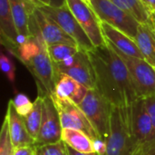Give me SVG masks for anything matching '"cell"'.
<instances>
[{"mask_svg":"<svg viewBox=\"0 0 155 155\" xmlns=\"http://www.w3.org/2000/svg\"><path fill=\"white\" fill-rule=\"evenodd\" d=\"M87 53L94 70L95 90L113 106L127 107L139 99L126 64L108 43Z\"/></svg>","mask_w":155,"mask_h":155,"instance_id":"cell-1","label":"cell"},{"mask_svg":"<svg viewBox=\"0 0 155 155\" xmlns=\"http://www.w3.org/2000/svg\"><path fill=\"white\" fill-rule=\"evenodd\" d=\"M15 56L33 75L38 95L51 96L54 92L56 71L45 41L38 35H30L20 45Z\"/></svg>","mask_w":155,"mask_h":155,"instance_id":"cell-2","label":"cell"},{"mask_svg":"<svg viewBox=\"0 0 155 155\" xmlns=\"http://www.w3.org/2000/svg\"><path fill=\"white\" fill-rule=\"evenodd\" d=\"M104 155H140L133 134L130 106H113L111 130Z\"/></svg>","mask_w":155,"mask_h":155,"instance_id":"cell-3","label":"cell"},{"mask_svg":"<svg viewBox=\"0 0 155 155\" xmlns=\"http://www.w3.org/2000/svg\"><path fill=\"white\" fill-rule=\"evenodd\" d=\"M99 139L105 143L111 130L113 105L95 89H89L85 97L79 104Z\"/></svg>","mask_w":155,"mask_h":155,"instance_id":"cell-4","label":"cell"},{"mask_svg":"<svg viewBox=\"0 0 155 155\" xmlns=\"http://www.w3.org/2000/svg\"><path fill=\"white\" fill-rule=\"evenodd\" d=\"M90 5L101 22L106 23L135 39L140 23L110 0H91Z\"/></svg>","mask_w":155,"mask_h":155,"instance_id":"cell-5","label":"cell"},{"mask_svg":"<svg viewBox=\"0 0 155 155\" xmlns=\"http://www.w3.org/2000/svg\"><path fill=\"white\" fill-rule=\"evenodd\" d=\"M109 44V43H108ZM110 45V44H109ZM121 56L127 66L134 86L139 98L155 95V68L144 59L129 56L110 45Z\"/></svg>","mask_w":155,"mask_h":155,"instance_id":"cell-6","label":"cell"},{"mask_svg":"<svg viewBox=\"0 0 155 155\" xmlns=\"http://www.w3.org/2000/svg\"><path fill=\"white\" fill-rule=\"evenodd\" d=\"M29 30L30 35L40 36L47 45L55 44L77 45L75 41L55 21L43 13L39 8H35L29 14Z\"/></svg>","mask_w":155,"mask_h":155,"instance_id":"cell-7","label":"cell"},{"mask_svg":"<svg viewBox=\"0 0 155 155\" xmlns=\"http://www.w3.org/2000/svg\"><path fill=\"white\" fill-rule=\"evenodd\" d=\"M66 5L94 47L107 45L101 21L90 4L84 0H66Z\"/></svg>","mask_w":155,"mask_h":155,"instance_id":"cell-8","label":"cell"},{"mask_svg":"<svg viewBox=\"0 0 155 155\" xmlns=\"http://www.w3.org/2000/svg\"><path fill=\"white\" fill-rule=\"evenodd\" d=\"M39 9L46 15L51 17L54 21H55L60 25V27L75 41L80 50L88 52L94 48L91 40L89 39L76 18L74 16L67 5H64L61 7L46 5Z\"/></svg>","mask_w":155,"mask_h":155,"instance_id":"cell-9","label":"cell"},{"mask_svg":"<svg viewBox=\"0 0 155 155\" xmlns=\"http://www.w3.org/2000/svg\"><path fill=\"white\" fill-rule=\"evenodd\" d=\"M60 115L63 129H74L86 134L95 143L100 140L88 118L80 106L68 99L60 98L54 94L51 95Z\"/></svg>","mask_w":155,"mask_h":155,"instance_id":"cell-10","label":"cell"},{"mask_svg":"<svg viewBox=\"0 0 155 155\" xmlns=\"http://www.w3.org/2000/svg\"><path fill=\"white\" fill-rule=\"evenodd\" d=\"M55 71L74 78L88 89H95V75L91 59L86 51L78 53L66 61L54 64Z\"/></svg>","mask_w":155,"mask_h":155,"instance_id":"cell-11","label":"cell"},{"mask_svg":"<svg viewBox=\"0 0 155 155\" xmlns=\"http://www.w3.org/2000/svg\"><path fill=\"white\" fill-rule=\"evenodd\" d=\"M62 132L60 115L53 99L51 96L43 97L42 123L39 134L35 141V147L62 141Z\"/></svg>","mask_w":155,"mask_h":155,"instance_id":"cell-12","label":"cell"},{"mask_svg":"<svg viewBox=\"0 0 155 155\" xmlns=\"http://www.w3.org/2000/svg\"><path fill=\"white\" fill-rule=\"evenodd\" d=\"M130 112L133 134L141 153L142 150L153 139V123L146 109L144 99L139 98L130 105Z\"/></svg>","mask_w":155,"mask_h":155,"instance_id":"cell-13","label":"cell"},{"mask_svg":"<svg viewBox=\"0 0 155 155\" xmlns=\"http://www.w3.org/2000/svg\"><path fill=\"white\" fill-rule=\"evenodd\" d=\"M0 38L2 45L15 56L20 46V39L9 0H0Z\"/></svg>","mask_w":155,"mask_h":155,"instance_id":"cell-14","label":"cell"},{"mask_svg":"<svg viewBox=\"0 0 155 155\" xmlns=\"http://www.w3.org/2000/svg\"><path fill=\"white\" fill-rule=\"evenodd\" d=\"M5 118L8 122L9 133L15 149L21 146H28L35 144V140L29 134L25 124L24 119L16 112L12 100L8 102Z\"/></svg>","mask_w":155,"mask_h":155,"instance_id":"cell-15","label":"cell"},{"mask_svg":"<svg viewBox=\"0 0 155 155\" xmlns=\"http://www.w3.org/2000/svg\"><path fill=\"white\" fill-rule=\"evenodd\" d=\"M101 25L107 43L126 55L144 59L134 39L106 23L102 22Z\"/></svg>","mask_w":155,"mask_h":155,"instance_id":"cell-16","label":"cell"},{"mask_svg":"<svg viewBox=\"0 0 155 155\" xmlns=\"http://www.w3.org/2000/svg\"><path fill=\"white\" fill-rule=\"evenodd\" d=\"M88 90V88L69 75L56 72L54 92L53 94L63 99H68L79 105Z\"/></svg>","mask_w":155,"mask_h":155,"instance_id":"cell-17","label":"cell"},{"mask_svg":"<svg viewBox=\"0 0 155 155\" xmlns=\"http://www.w3.org/2000/svg\"><path fill=\"white\" fill-rule=\"evenodd\" d=\"M134 41L144 60L155 68V34L149 23L140 24Z\"/></svg>","mask_w":155,"mask_h":155,"instance_id":"cell-18","label":"cell"},{"mask_svg":"<svg viewBox=\"0 0 155 155\" xmlns=\"http://www.w3.org/2000/svg\"><path fill=\"white\" fill-rule=\"evenodd\" d=\"M62 141L71 148L81 153L96 152L94 141L84 132L74 129H63Z\"/></svg>","mask_w":155,"mask_h":155,"instance_id":"cell-19","label":"cell"},{"mask_svg":"<svg viewBox=\"0 0 155 155\" xmlns=\"http://www.w3.org/2000/svg\"><path fill=\"white\" fill-rule=\"evenodd\" d=\"M15 25L22 43L30 36L29 13L24 0H9Z\"/></svg>","mask_w":155,"mask_h":155,"instance_id":"cell-20","label":"cell"},{"mask_svg":"<svg viewBox=\"0 0 155 155\" xmlns=\"http://www.w3.org/2000/svg\"><path fill=\"white\" fill-rule=\"evenodd\" d=\"M120 8L132 15L140 24H147L153 11L146 6L142 0H110Z\"/></svg>","mask_w":155,"mask_h":155,"instance_id":"cell-21","label":"cell"},{"mask_svg":"<svg viewBox=\"0 0 155 155\" xmlns=\"http://www.w3.org/2000/svg\"><path fill=\"white\" fill-rule=\"evenodd\" d=\"M42 114H43V97L37 95L34 101V105L32 110L28 113L27 115L23 117L26 129L31 135V137L35 141L40 131L41 123H42Z\"/></svg>","mask_w":155,"mask_h":155,"instance_id":"cell-22","label":"cell"},{"mask_svg":"<svg viewBox=\"0 0 155 155\" xmlns=\"http://www.w3.org/2000/svg\"><path fill=\"white\" fill-rule=\"evenodd\" d=\"M48 54L54 64H61L75 55L80 48L77 45L67 44H55L47 45Z\"/></svg>","mask_w":155,"mask_h":155,"instance_id":"cell-23","label":"cell"},{"mask_svg":"<svg viewBox=\"0 0 155 155\" xmlns=\"http://www.w3.org/2000/svg\"><path fill=\"white\" fill-rule=\"evenodd\" d=\"M15 147L13 145L7 119L5 116L0 132V155H14Z\"/></svg>","mask_w":155,"mask_h":155,"instance_id":"cell-24","label":"cell"},{"mask_svg":"<svg viewBox=\"0 0 155 155\" xmlns=\"http://www.w3.org/2000/svg\"><path fill=\"white\" fill-rule=\"evenodd\" d=\"M35 155H67L66 145L63 141L35 147Z\"/></svg>","mask_w":155,"mask_h":155,"instance_id":"cell-25","label":"cell"},{"mask_svg":"<svg viewBox=\"0 0 155 155\" xmlns=\"http://www.w3.org/2000/svg\"><path fill=\"white\" fill-rule=\"evenodd\" d=\"M14 106L16 112L22 116L25 117L32 110L34 102H31L29 98L24 94H17L14 99H12Z\"/></svg>","mask_w":155,"mask_h":155,"instance_id":"cell-26","label":"cell"},{"mask_svg":"<svg viewBox=\"0 0 155 155\" xmlns=\"http://www.w3.org/2000/svg\"><path fill=\"white\" fill-rule=\"evenodd\" d=\"M0 65L2 72L5 74L9 82L13 84L15 80V67L12 60L3 52L0 54Z\"/></svg>","mask_w":155,"mask_h":155,"instance_id":"cell-27","label":"cell"},{"mask_svg":"<svg viewBox=\"0 0 155 155\" xmlns=\"http://www.w3.org/2000/svg\"><path fill=\"white\" fill-rule=\"evenodd\" d=\"M144 99V104L146 106V109L150 114V117L152 119L153 123V139L152 141H155V95L150 96Z\"/></svg>","mask_w":155,"mask_h":155,"instance_id":"cell-28","label":"cell"},{"mask_svg":"<svg viewBox=\"0 0 155 155\" xmlns=\"http://www.w3.org/2000/svg\"><path fill=\"white\" fill-rule=\"evenodd\" d=\"M26 5L28 13L30 14L35 8H41L46 5H51L48 0H24Z\"/></svg>","mask_w":155,"mask_h":155,"instance_id":"cell-29","label":"cell"},{"mask_svg":"<svg viewBox=\"0 0 155 155\" xmlns=\"http://www.w3.org/2000/svg\"><path fill=\"white\" fill-rule=\"evenodd\" d=\"M14 155H35V145H28L15 148Z\"/></svg>","mask_w":155,"mask_h":155,"instance_id":"cell-30","label":"cell"},{"mask_svg":"<svg viewBox=\"0 0 155 155\" xmlns=\"http://www.w3.org/2000/svg\"><path fill=\"white\" fill-rule=\"evenodd\" d=\"M140 155H155V141L149 143L141 152Z\"/></svg>","mask_w":155,"mask_h":155,"instance_id":"cell-31","label":"cell"},{"mask_svg":"<svg viewBox=\"0 0 155 155\" xmlns=\"http://www.w3.org/2000/svg\"><path fill=\"white\" fill-rule=\"evenodd\" d=\"M66 151H67V155H100V153H97V152H94V153H81V152L74 150L73 148H71L68 145H66Z\"/></svg>","mask_w":155,"mask_h":155,"instance_id":"cell-32","label":"cell"},{"mask_svg":"<svg viewBox=\"0 0 155 155\" xmlns=\"http://www.w3.org/2000/svg\"><path fill=\"white\" fill-rule=\"evenodd\" d=\"M50 2L51 6L54 7H61L66 5V0H48Z\"/></svg>","mask_w":155,"mask_h":155,"instance_id":"cell-33","label":"cell"},{"mask_svg":"<svg viewBox=\"0 0 155 155\" xmlns=\"http://www.w3.org/2000/svg\"><path fill=\"white\" fill-rule=\"evenodd\" d=\"M148 8H150L152 11H155V0H142Z\"/></svg>","mask_w":155,"mask_h":155,"instance_id":"cell-34","label":"cell"},{"mask_svg":"<svg viewBox=\"0 0 155 155\" xmlns=\"http://www.w3.org/2000/svg\"><path fill=\"white\" fill-rule=\"evenodd\" d=\"M149 24L152 25L153 31H154L155 34V11H153L151 15V18H150V21H149Z\"/></svg>","mask_w":155,"mask_h":155,"instance_id":"cell-35","label":"cell"},{"mask_svg":"<svg viewBox=\"0 0 155 155\" xmlns=\"http://www.w3.org/2000/svg\"><path fill=\"white\" fill-rule=\"evenodd\" d=\"M84 1H85V2H87L88 4H90V1H91V0H84Z\"/></svg>","mask_w":155,"mask_h":155,"instance_id":"cell-36","label":"cell"}]
</instances>
